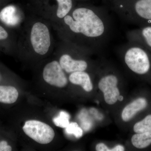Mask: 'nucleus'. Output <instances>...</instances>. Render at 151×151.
Instances as JSON below:
<instances>
[{
	"label": "nucleus",
	"instance_id": "f257e3e1",
	"mask_svg": "<svg viewBox=\"0 0 151 151\" xmlns=\"http://www.w3.org/2000/svg\"><path fill=\"white\" fill-rule=\"evenodd\" d=\"M63 22L72 35L82 39L84 48L90 51L103 49L111 35V18L105 6L78 7L64 17Z\"/></svg>",
	"mask_w": 151,
	"mask_h": 151
},
{
	"label": "nucleus",
	"instance_id": "f03ea898",
	"mask_svg": "<svg viewBox=\"0 0 151 151\" xmlns=\"http://www.w3.org/2000/svg\"><path fill=\"white\" fill-rule=\"evenodd\" d=\"M121 19L139 27L151 25V0H102Z\"/></svg>",
	"mask_w": 151,
	"mask_h": 151
},
{
	"label": "nucleus",
	"instance_id": "7ed1b4c3",
	"mask_svg": "<svg viewBox=\"0 0 151 151\" xmlns=\"http://www.w3.org/2000/svg\"><path fill=\"white\" fill-rule=\"evenodd\" d=\"M124 62L136 74L145 75L151 70V52L145 47L136 42L128 41L122 47Z\"/></svg>",
	"mask_w": 151,
	"mask_h": 151
},
{
	"label": "nucleus",
	"instance_id": "20e7f679",
	"mask_svg": "<svg viewBox=\"0 0 151 151\" xmlns=\"http://www.w3.org/2000/svg\"><path fill=\"white\" fill-rule=\"evenodd\" d=\"M25 134L37 142L46 145L54 139L55 132L48 124L37 120H29L23 127Z\"/></svg>",
	"mask_w": 151,
	"mask_h": 151
},
{
	"label": "nucleus",
	"instance_id": "39448f33",
	"mask_svg": "<svg viewBox=\"0 0 151 151\" xmlns=\"http://www.w3.org/2000/svg\"><path fill=\"white\" fill-rule=\"evenodd\" d=\"M30 40L36 53L41 55L46 54L51 44L50 34L47 27L40 22L35 24L31 32Z\"/></svg>",
	"mask_w": 151,
	"mask_h": 151
},
{
	"label": "nucleus",
	"instance_id": "423d86ee",
	"mask_svg": "<svg viewBox=\"0 0 151 151\" xmlns=\"http://www.w3.org/2000/svg\"><path fill=\"white\" fill-rule=\"evenodd\" d=\"M43 78L47 84L59 88L65 87L68 84L67 77L59 63L57 61H52L45 66Z\"/></svg>",
	"mask_w": 151,
	"mask_h": 151
},
{
	"label": "nucleus",
	"instance_id": "0eeeda50",
	"mask_svg": "<svg viewBox=\"0 0 151 151\" xmlns=\"http://www.w3.org/2000/svg\"><path fill=\"white\" fill-rule=\"evenodd\" d=\"M118 83L117 76L113 74L104 76L99 81V89L104 94L105 102L109 105L115 104L118 100L120 92L117 87Z\"/></svg>",
	"mask_w": 151,
	"mask_h": 151
},
{
	"label": "nucleus",
	"instance_id": "6e6552de",
	"mask_svg": "<svg viewBox=\"0 0 151 151\" xmlns=\"http://www.w3.org/2000/svg\"><path fill=\"white\" fill-rule=\"evenodd\" d=\"M127 37L128 41L139 44L151 52V25L129 31Z\"/></svg>",
	"mask_w": 151,
	"mask_h": 151
},
{
	"label": "nucleus",
	"instance_id": "1a4fd4ad",
	"mask_svg": "<svg viewBox=\"0 0 151 151\" xmlns=\"http://www.w3.org/2000/svg\"><path fill=\"white\" fill-rule=\"evenodd\" d=\"M59 63L63 69L68 73L85 71L88 66L86 60L74 59L71 55L68 54L63 55L60 57Z\"/></svg>",
	"mask_w": 151,
	"mask_h": 151
},
{
	"label": "nucleus",
	"instance_id": "9d476101",
	"mask_svg": "<svg viewBox=\"0 0 151 151\" xmlns=\"http://www.w3.org/2000/svg\"><path fill=\"white\" fill-rule=\"evenodd\" d=\"M147 105V100L142 97L134 100L127 105L123 110L122 115L123 121L125 122L130 121L138 112L145 109Z\"/></svg>",
	"mask_w": 151,
	"mask_h": 151
},
{
	"label": "nucleus",
	"instance_id": "9b49d317",
	"mask_svg": "<svg viewBox=\"0 0 151 151\" xmlns=\"http://www.w3.org/2000/svg\"><path fill=\"white\" fill-rule=\"evenodd\" d=\"M69 80L72 84L82 86L86 92H91L93 89V85L90 76L84 71H77L71 73L69 76Z\"/></svg>",
	"mask_w": 151,
	"mask_h": 151
},
{
	"label": "nucleus",
	"instance_id": "f8f14e48",
	"mask_svg": "<svg viewBox=\"0 0 151 151\" xmlns=\"http://www.w3.org/2000/svg\"><path fill=\"white\" fill-rule=\"evenodd\" d=\"M0 20L9 26H15L19 22L20 18L14 6H7L0 12Z\"/></svg>",
	"mask_w": 151,
	"mask_h": 151
},
{
	"label": "nucleus",
	"instance_id": "ddd939ff",
	"mask_svg": "<svg viewBox=\"0 0 151 151\" xmlns=\"http://www.w3.org/2000/svg\"><path fill=\"white\" fill-rule=\"evenodd\" d=\"M19 92L15 87L0 85V103L11 104L17 100Z\"/></svg>",
	"mask_w": 151,
	"mask_h": 151
},
{
	"label": "nucleus",
	"instance_id": "4468645a",
	"mask_svg": "<svg viewBox=\"0 0 151 151\" xmlns=\"http://www.w3.org/2000/svg\"><path fill=\"white\" fill-rule=\"evenodd\" d=\"M132 142L137 148L147 147L151 144V132L137 133L132 137Z\"/></svg>",
	"mask_w": 151,
	"mask_h": 151
},
{
	"label": "nucleus",
	"instance_id": "2eb2a0df",
	"mask_svg": "<svg viewBox=\"0 0 151 151\" xmlns=\"http://www.w3.org/2000/svg\"><path fill=\"white\" fill-rule=\"evenodd\" d=\"M58 4L56 15L60 19H63L73 8L72 0H56Z\"/></svg>",
	"mask_w": 151,
	"mask_h": 151
},
{
	"label": "nucleus",
	"instance_id": "dca6fc26",
	"mask_svg": "<svg viewBox=\"0 0 151 151\" xmlns=\"http://www.w3.org/2000/svg\"><path fill=\"white\" fill-rule=\"evenodd\" d=\"M134 130L136 133L151 132V114L136 123L134 126Z\"/></svg>",
	"mask_w": 151,
	"mask_h": 151
},
{
	"label": "nucleus",
	"instance_id": "f3484780",
	"mask_svg": "<svg viewBox=\"0 0 151 151\" xmlns=\"http://www.w3.org/2000/svg\"><path fill=\"white\" fill-rule=\"evenodd\" d=\"M70 115L65 111H62L57 117L53 119V122L55 126L60 128H65L69 125Z\"/></svg>",
	"mask_w": 151,
	"mask_h": 151
},
{
	"label": "nucleus",
	"instance_id": "a211bd4d",
	"mask_svg": "<svg viewBox=\"0 0 151 151\" xmlns=\"http://www.w3.org/2000/svg\"><path fill=\"white\" fill-rule=\"evenodd\" d=\"M65 131L67 134H73L76 138H80L83 135V130L76 122H72L65 128Z\"/></svg>",
	"mask_w": 151,
	"mask_h": 151
},
{
	"label": "nucleus",
	"instance_id": "6ab92c4d",
	"mask_svg": "<svg viewBox=\"0 0 151 151\" xmlns=\"http://www.w3.org/2000/svg\"><path fill=\"white\" fill-rule=\"evenodd\" d=\"M12 147L6 141H0V151H11Z\"/></svg>",
	"mask_w": 151,
	"mask_h": 151
},
{
	"label": "nucleus",
	"instance_id": "aec40b11",
	"mask_svg": "<svg viewBox=\"0 0 151 151\" xmlns=\"http://www.w3.org/2000/svg\"><path fill=\"white\" fill-rule=\"evenodd\" d=\"M97 151H111V149H109L105 144L101 143L97 144L96 147Z\"/></svg>",
	"mask_w": 151,
	"mask_h": 151
},
{
	"label": "nucleus",
	"instance_id": "412c9836",
	"mask_svg": "<svg viewBox=\"0 0 151 151\" xmlns=\"http://www.w3.org/2000/svg\"><path fill=\"white\" fill-rule=\"evenodd\" d=\"M8 37V34L4 29L0 25V40H5Z\"/></svg>",
	"mask_w": 151,
	"mask_h": 151
},
{
	"label": "nucleus",
	"instance_id": "4be33fe9",
	"mask_svg": "<svg viewBox=\"0 0 151 151\" xmlns=\"http://www.w3.org/2000/svg\"><path fill=\"white\" fill-rule=\"evenodd\" d=\"M125 150V148L124 146L121 145H119L115 146L114 147L111 149V151H123Z\"/></svg>",
	"mask_w": 151,
	"mask_h": 151
},
{
	"label": "nucleus",
	"instance_id": "5701e85b",
	"mask_svg": "<svg viewBox=\"0 0 151 151\" xmlns=\"http://www.w3.org/2000/svg\"><path fill=\"white\" fill-rule=\"evenodd\" d=\"M118 100L120 101H122L124 100V97L122 95H119V97H118Z\"/></svg>",
	"mask_w": 151,
	"mask_h": 151
}]
</instances>
